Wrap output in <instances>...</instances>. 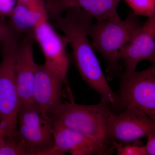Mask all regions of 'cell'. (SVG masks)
I'll return each instance as SVG.
<instances>
[{
	"label": "cell",
	"instance_id": "6da1fadb",
	"mask_svg": "<svg viewBox=\"0 0 155 155\" xmlns=\"http://www.w3.org/2000/svg\"><path fill=\"white\" fill-rule=\"evenodd\" d=\"M65 13L64 16L48 17V20L54 28L64 33L72 48L75 65L84 80L99 94L101 101L114 105L117 94L109 85L88 38L93 19L80 8H71Z\"/></svg>",
	"mask_w": 155,
	"mask_h": 155
},
{
	"label": "cell",
	"instance_id": "7a4b0ae2",
	"mask_svg": "<svg viewBox=\"0 0 155 155\" xmlns=\"http://www.w3.org/2000/svg\"><path fill=\"white\" fill-rule=\"evenodd\" d=\"M144 22L131 11L123 20H99L91 26L89 37L94 49L107 63L108 79L112 80L122 72L119 64L121 53Z\"/></svg>",
	"mask_w": 155,
	"mask_h": 155
},
{
	"label": "cell",
	"instance_id": "3957f363",
	"mask_svg": "<svg viewBox=\"0 0 155 155\" xmlns=\"http://www.w3.org/2000/svg\"><path fill=\"white\" fill-rule=\"evenodd\" d=\"M112 111L109 105L102 101L91 105L72 101L62 103L53 117L54 122L82 134L110 155L115 150L107 131L108 117Z\"/></svg>",
	"mask_w": 155,
	"mask_h": 155
},
{
	"label": "cell",
	"instance_id": "277c9868",
	"mask_svg": "<svg viewBox=\"0 0 155 155\" xmlns=\"http://www.w3.org/2000/svg\"><path fill=\"white\" fill-rule=\"evenodd\" d=\"M53 117L35 104L20 106L17 134L29 155H55Z\"/></svg>",
	"mask_w": 155,
	"mask_h": 155
},
{
	"label": "cell",
	"instance_id": "5b68a950",
	"mask_svg": "<svg viewBox=\"0 0 155 155\" xmlns=\"http://www.w3.org/2000/svg\"><path fill=\"white\" fill-rule=\"evenodd\" d=\"M117 108H132L155 120V64L140 72H122Z\"/></svg>",
	"mask_w": 155,
	"mask_h": 155
},
{
	"label": "cell",
	"instance_id": "8992f818",
	"mask_svg": "<svg viewBox=\"0 0 155 155\" xmlns=\"http://www.w3.org/2000/svg\"><path fill=\"white\" fill-rule=\"evenodd\" d=\"M17 45H3L0 63V126L7 137L17 132L20 106L14 72Z\"/></svg>",
	"mask_w": 155,
	"mask_h": 155
},
{
	"label": "cell",
	"instance_id": "52a82bcc",
	"mask_svg": "<svg viewBox=\"0 0 155 155\" xmlns=\"http://www.w3.org/2000/svg\"><path fill=\"white\" fill-rule=\"evenodd\" d=\"M48 18L43 19L35 28L33 38L43 54L45 67L67 83L69 61L67 53V39L55 30Z\"/></svg>",
	"mask_w": 155,
	"mask_h": 155
},
{
	"label": "cell",
	"instance_id": "ba28073f",
	"mask_svg": "<svg viewBox=\"0 0 155 155\" xmlns=\"http://www.w3.org/2000/svg\"><path fill=\"white\" fill-rule=\"evenodd\" d=\"M107 131L111 140L136 141L155 133V120L134 108H125L118 114L112 111L108 117Z\"/></svg>",
	"mask_w": 155,
	"mask_h": 155
},
{
	"label": "cell",
	"instance_id": "9c48e42d",
	"mask_svg": "<svg viewBox=\"0 0 155 155\" xmlns=\"http://www.w3.org/2000/svg\"><path fill=\"white\" fill-rule=\"evenodd\" d=\"M34 39L33 36L23 37L16 48L14 72L20 107L34 104L33 89L38 65L34 59Z\"/></svg>",
	"mask_w": 155,
	"mask_h": 155
},
{
	"label": "cell",
	"instance_id": "30bf717a",
	"mask_svg": "<svg viewBox=\"0 0 155 155\" xmlns=\"http://www.w3.org/2000/svg\"><path fill=\"white\" fill-rule=\"evenodd\" d=\"M125 72L135 71L138 63H155V16L148 17L121 53Z\"/></svg>",
	"mask_w": 155,
	"mask_h": 155
},
{
	"label": "cell",
	"instance_id": "8fae6325",
	"mask_svg": "<svg viewBox=\"0 0 155 155\" xmlns=\"http://www.w3.org/2000/svg\"><path fill=\"white\" fill-rule=\"evenodd\" d=\"M121 0H42L48 17L61 15L67 10L78 8L97 21L121 19L117 8Z\"/></svg>",
	"mask_w": 155,
	"mask_h": 155
},
{
	"label": "cell",
	"instance_id": "7c38bea8",
	"mask_svg": "<svg viewBox=\"0 0 155 155\" xmlns=\"http://www.w3.org/2000/svg\"><path fill=\"white\" fill-rule=\"evenodd\" d=\"M53 150L55 155H107L99 145L76 130L53 122Z\"/></svg>",
	"mask_w": 155,
	"mask_h": 155
},
{
	"label": "cell",
	"instance_id": "4fadbf2b",
	"mask_svg": "<svg viewBox=\"0 0 155 155\" xmlns=\"http://www.w3.org/2000/svg\"><path fill=\"white\" fill-rule=\"evenodd\" d=\"M64 83L44 65H38L33 89L34 103L53 117L62 104L61 90Z\"/></svg>",
	"mask_w": 155,
	"mask_h": 155
},
{
	"label": "cell",
	"instance_id": "5bb4252c",
	"mask_svg": "<svg viewBox=\"0 0 155 155\" xmlns=\"http://www.w3.org/2000/svg\"><path fill=\"white\" fill-rule=\"evenodd\" d=\"M7 21L11 30L21 38L33 37L34 30L38 24L47 18L46 14L31 10L22 3L17 2Z\"/></svg>",
	"mask_w": 155,
	"mask_h": 155
},
{
	"label": "cell",
	"instance_id": "9a60e30c",
	"mask_svg": "<svg viewBox=\"0 0 155 155\" xmlns=\"http://www.w3.org/2000/svg\"><path fill=\"white\" fill-rule=\"evenodd\" d=\"M29 155L24 145L18 138L17 132L6 137L0 150V155Z\"/></svg>",
	"mask_w": 155,
	"mask_h": 155
},
{
	"label": "cell",
	"instance_id": "2e32d148",
	"mask_svg": "<svg viewBox=\"0 0 155 155\" xmlns=\"http://www.w3.org/2000/svg\"><path fill=\"white\" fill-rule=\"evenodd\" d=\"M137 16L148 17L155 16V0H123Z\"/></svg>",
	"mask_w": 155,
	"mask_h": 155
},
{
	"label": "cell",
	"instance_id": "e0dca14e",
	"mask_svg": "<svg viewBox=\"0 0 155 155\" xmlns=\"http://www.w3.org/2000/svg\"><path fill=\"white\" fill-rule=\"evenodd\" d=\"M20 38L13 31L4 18L0 17V42L5 45L17 44Z\"/></svg>",
	"mask_w": 155,
	"mask_h": 155
},
{
	"label": "cell",
	"instance_id": "ac0fdd59",
	"mask_svg": "<svg viewBox=\"0 0 155 155\" xmlns=\"http://www.w3.org/2000/svg\"><path fill=\"white\" fill-rule=\"evenodd\" d=\"M118 155H147L144 146L126 145L116 140H111Z\"/></svg>",
	"mask_w": 155,
	"mask_h": 155
},
{
	"label": "cell",
	"instance_id": "d6986e66",
	"mask_svg": "<svg viewBox=\"0 0 155 155\" xmlns=\"http://www.w3.org/2000/svg\"><path fill=\"white\" fill-rule=\"evenodd\" d=\"M17 3V0H0V17H8Z\"/></svg>",
	"mask_w": 155,
	"mask_h": 155
},
{
	"label": "cell",
	"instance_id": "ffe728a7",
	"mask_svg": "<svg viewBox=\"0 0 155 155\" xmlns=\"http://www.w3.org/2000/svg\"><path fill=\"white\" fill-rule=\"evenodd\" d=\"M17 2L25 5L35 11L46 13L42 0H17ZM47 15V14H46Z\"/></svg>",
	"mask_w": 155,
	"mask_h": 155
},
{
	"label": "cell",
	"instance_id": "44dd1931",
	"mask_svg": "<svg viewBox=\"0 0 155 155\" xmlns=\"http://www.w3.org/2000/svg\"><path fill=\"white\" fill-rule=\"evenodd\" d=\"M147 140L145 149L147 155H155V133L150 134L147 137Z\"/></svg>",
	"mask_w": 155,
	"mask_h": 155
},
{
	"label": "cell",
	"instance_id": "7402d4cb",
	"mask_svg": "<svg viewBox=\"0 0 155 155\" xmlns=\"http://www.w3.org/2000/svg\"><path fill=\"white\" fill-rule=\"evenodd\" d=\"M7 136L5 131L0 126V150L4 143L5 137Z\"/></svg>",
	"mask_w": 155,
	"mask_h": 155
}]
</instances>
